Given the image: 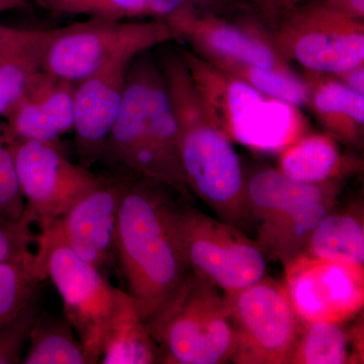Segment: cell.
Here are the masks:
<instances>
[{"instance_id": "obj_19", "label": "cell", "mask_w": 364, "mask_h": 364, "mask_svg": "<svg viewBox=\"0 0 364 364\" xmlns=\"http://www.w3.org/2000/svg\"><path fill=\"white\" fill-rule=\"evenodd\" d=\"M340 188L317 200L301 203L264 234L256 237V243L265 257L279 261L284 267L298 255L320 222L337 205Z\"/></svg>"}, {"instance_id": "obj_1", "label": "cell", "mask_w": 364, "mask_h": 364, "mask_svg": "<svg viewBox=\"0 0 364 364\" xmlns=\"http://www.w3.org/2000/svg\"><path fill=\"white\" fill-rule=\"evenodd\" d=\"M166 186L131 173L124 191L116 237V259L127 293L145 321L181 287L191 272L170 223L173 200Z\"/></svg>"}, {"instance_id": "obj_5", "label": "cell", "mask_w": 364, "mask_h": 364, "mask_svg": "<svg viewBox=\"0 0 364 364\" xmlns=\"http://www.w3.org/2000/svg\"><path fill=\"white\" fill-rule=\"evenodd\" d=\"M171 100L181 130L179 158L186 186L220 220L242 231L250 229L247 188L234 148L221 132L196 123L179 100Z\"/></svg>"}, {"instance_id": "obj_23", "label": "cell", "mask_w": 364, "mask_h": 364, "mask_svg": "<svg viewBox=\"0 0 364 364\" xmlns=\"http://www.w3.org/2000/svg\"><path fill=\"white\" fill-rule=\"evenodd\" d=\"M208 44L217 52L257 68L270 69L274 65V55L267 46L229 26L213 28L208 35Z\"/></svg>"}, {"instance_id": "obj_20", "label": "cell", "mask_w": 364, "mask_h": 364, "mask_svg": "<svg viewBox=\"0 0 364 364\" xmlns=\"http://www.w3.org/2000/svg\"><path fill=\"white\" fill-rule=\"evenodd\" d=\"M23 364H91L71 323L63 317L38 315L28 337Z\"/></svg>"}, {"instance_id": "obj_21", "label": "cell", "mask_w": 364, "mask_h": 364, "mask_svg": "<svg viewBox=\"0 0 364 364\" xmlns=\"http://www.w3.org/2000/svg\"><path fill=\"white\" fill-rule=\"evenodd\" d=\"M342 167L343 162L336 145L323 136L301 139L287 148L279 160V171L301 183L332 181Z\"/></svg>"}, {"instance_id": "obj_7", "label": "cell", "mask_w": 364, "mask_h": 364, "mask_svg": "<svg viewBox=\"0 0 364 364\" xmlns=\"http://www.w3.org/2000/svg\"><path fill=\"white\" fill-rule=\"evenodd\" d=\"M171 26L92 18L56 28L43 59L42 70L78 83L112 60L139 54L174 35Z\"/></svg>"}, {"instance_id": "obj_31", "label": "cell", "mask_w": 364, "mask_h": 364, "mask_svg": "<svg viewBox=\"0 0 364 364\" xmlns=\"http://www.w3.org/2000/svg\"><path fill=\"white\" fill-rule=\"evenodd\" d=\"M325 6L350 18H363L364 14V0H327Z\"/></svg>"}, {"instance_id": "obj_28", "label": "cell", "mask_w": 364, "mask_h": 364, "mask_svg": "<svg viewBox=\"0 0 364 364\" xmlns=\"http://www.w3.org/2000/svg\"><path fill=\"white\" fill-rule=\"evenodd\" d=\"M316 107L324 114H345L356 123L364 122V97L347 86L330 83L318 91Z\"/></svg>"}, {"instance_id": "obj_24", "label": "cell", "mask_w": 364, "mask_h": 364, "mask_svg": "<svg viewBox=\"0 0 364 364\" xmlns=\"http://www.w3.org/2000/svg\"><path fill=\"white\" fill-rule=\"evenodd\" d=\"M33 222L25 214L20 219L0 217V264H25L33 267L37 235Z\"/></svg>"}, {"instance_id": "obj_16", "label": "cell", "mask_w": 364, "mask_h": 364, "mask_svg": "<svg viewBox=\"0 0 364 364\" xmlns=\"http://www.w3.org/2000/svg\"><path fill=\"white\" fill-rule=\"evenodd\" d=\"M55 30L7 28L0 49V117L6 116L33 76L42 70Z\"/></svg>"}, {"instance_id": "obj_26", "label": "cell", "mask_w": 364, "mask_h": 364, "mask_svg": "<svg viewBox=\"0 0 364 364\" xmlns=\"http://www.w3.org/2000/svg\"><path fill=\"white\" fill-rule=\"evenodd\" d=\"M26 203L21 195L4 122L0 121V217L20 219Z\"/></svg>"}, {"instance_id": "obj_35", "label": "cell", "mask_w": 364, "mask_h": 364, "mask_svg": "<svg viewBox=\"0 0 364 364\" xmlns=\"http://www.w3.org/2000/svg\"><path fill=\"white\" fill-rule=\"evenodd\" d=\"M9 26H0V49H1L2 43H4V37Z\"/></svg>"}, {"instance_id": "obj_27", "label": "cell", "mask_w": 364, "mask_h": 364, "mask_svg": "<svg viewBox=\"0 0 364 364\" xmlns=\"http://www.w3.org/2000/svg\"><path fill=\"white\" fill-rule=\"evenodd\" d=\"M39 313L36 299L13 320L0 325V364L21 363V354Z\"/></svg>"}, {"instance_id": "obj_34", "label": "cell", "mask_w": 364, "mask_h": 364, "mask_svg": "<svg viewBox=\"0 0 364 364\" xmlns=\"http://www.w3.org/2000/svg\"><path fill=\"white\" fill-rule=\"evenodd\" d=\"M306 1V0H272L274 6L282 7V9H293L296 4L301 2Z\"/></svg>"}, {"instance_id": "obj_13", "label": "cell", "mask_w": 364, "mask_h": 364, "mask_svg": "<svg viewBox=\"0 0 364 364\" xmlns=\"http://www.w3.org/2000/svg\"><path fill=\"white\" fill-rule=\"evenodd\" d=\"M313 30L296 41L299 63L315 71L347 73L364 58V36L353 28L352 18L327 6L303 11Z\"/></svg>"}, {"instance_id": "obj_12", "label": "cell", "mask_w": 364, "mask_h": 364, "mask_svg": "<svg viewBox=\"0 0 364 364\" xmlns=\"http://www.w3.org/2000/svg\"><path fill=\"white\" fill-rule=\"evenodd\" d=\"M74 90V83L43 70L38 72L4 117L9 143H56L60 136L73 130Z\"/></svg>"}, {"instance_id": "obj_4", "label": "cell", "mask_w": 364, "mask_h": 364, "mask_svg": "<svg viewBox=\"0 0 364 364\" xmlns=\"http://www.w3.org/2000/svg\"><path fill=\"white\" fill-rule=\"evenodd\" d=\"M170 223L189 272L224 291L255 284L267 274V260L241 229L193 205L172 202Z\"/></svg>"}, {"instance_id": "obj_17", "label": "cell", "mask_w": 364, "mask_h": 364, "mask_svg": "<svg viewBox=\"0 0 364 364\" xmlns=\"http://www.w3.org/2000/svg\"><path fill=\"white\" fill-rule=\"evenodd\" d=\"M336 205L320 222L299 253L364 267L363 200L342 208Z\"/></svg>"}, {"instance_id": "obj_10", "label": "cell", "mask_w": 364, "mask_h": 364, "mask_svg": "<svg viewBox=\"0 0 364 364\" xmlns=\"http://www.w3.org/2000/svg\"><path fill=\"white\" fill-rule=\"evenodd\" d=\"M130 177L122 168L98 174L90 193L49 225L78 257L102 272L116 260L117 217Z\"/></svg>"}, {"instance_id": "obj_9", "label": "cell", "mask_w": 364, "mask_h": 364, "mask_svg": "<svg viewBox=\"0 0 364 364\" xmlns=\"http://www.w3.org/2000/svg\"><path fill=\"white\" fill-rule=\"evenodd\" d=\"M284 287L301 323H343L364 308V267L299 253L284 265Z\"/></svg>"}, {"instance_id": "obj_14", "label": "cell", "mask_w": 364, "mask_h": 364, "mask_svg": "<svg viewBox=\"0 0 364 364\" xmlns=\"http://www.w3.org/2000/svg\"><path fill=\"white\" fill-rule=\"evenodd\" d=\"M231 130L243 145L274 151L296 138L293 112L284 102H267L251 86L234 82L228 91Z\"/></svg>"}, {"instance_id": "obj_8", "label": "cell", "mask_w": 364, "mask_h": 364, "mask_svg": "<svg viewBox=\"0 0 364 364\" xmlns=\"http://www.w3.org/2000/svg\"><path fill=\"white\" fill-rule=\"evenodd\" d=\"M25 214L41 229L65 215L97 184L98 174L70 161L56 143L11 141Z\"/></svg>"}, {"instance_id": "obj_30", "label": "cell", "mask_w": 364, "mask_h": 364, "mask_svg": "<svg viewBox=\"0 0 364 364\" xmlns=\"http://www.w3.org/2000/svg\"><path fill=\"white\" fill-rule=\"evenodd\" d=\"M191 0H146L148 13L158 14V16H172V14L181 11L182 7L186 6Z\"/></svg>"}, {"instance_id": "obj_25", "label": "cell", "mask_w": 364, "mask_h": 364, "mask_svg": "<svg viewBox=\"0 0 364 364\" xmlns=\"http://www.w3.org/2000/svg\"><path fill=\"white\" fill-rule=\"evenodd\" d=\"M59 13L86 14L100 20L123 21L148 14L146 0H48Z\"/></svg>"}, {"instance_id": "obj_3", "label": "cell", "mask_w": 364, "mask_h": 364, "mask_svg": "<svg viewBox=\"0 0 364 364\" xmlns=\"http://www.w3.org/2000/svg\"><path fill=\"white\" fill-rule=\"evenodd\" d=\"M36 247L33 272L43 282L51 279L61 296L64 316L73 326L91 364L100 363L122 289L78 257L52 227L41 229Z\"/></svg>"}, {"instance_id": "obj_2", "label": "cell", "mask_w": 364, "mask_h": 364, "mask_svg": "<svg viewBox=\"0 0 364 364\" xmlns=\"http://www.w3.org/2000/svg\"><path fill=\"white\" fill-rule=\"evenodd\" d=\"M145 323L162 363H231L236 335L223 291L195 273Z\"/></svg>"}, {"instance_id": "obj_18", "label": "cell", "mask_w": 364, "mask_h": 364, "mask_svg": "<svg viewBox=\"0 0 364 364\" xmlns=\"http://www.w3.org/2000/svg\"><path fill=\"white\" fill-rule=\"evenodd\" d=\"M100 363H162L161 352L141 317L135 299L122 291L105 334Z\"/></svg>"}, {"instance_id": "obj_29", "label": "cell", "mask_w": 364, "mask_h": 364, "mask_svg": "<svg viewBox=\"0 0 364 364\" xmlns=\"http://www.w3.org/2000/svg\"><path fill=\"white\" fill-rule=\"evenodd\" d=\"M249 79L254 87L282 102L298 105L306 100L305 86L289 76L277 73L270 69L254 67L249 72Z\"/></svg>"}, {"instance_id": "obj_11", "label": "cell", "mask_w": 364, "mask_h": 364, "mask_svg": "<svg viewBox=\"0 0 364 364\" xmlns=\"http://www.w3.org/2000/svg\"><path fill=\"white\" fill-rule=\"evenodd\" d=\"M135 54H124L75 85L73 131L80 164L100 161L121 109L127 75Z\"/></svg>"}, {"instance_id": "obj_33", "label": "cell", "mask_w": 364, "mask_h": 364, "mask_svg": "<svg viewBox=\"0 0 364 364\" xmlns=\"http://www.w3.org/2000/svg\"><path fill=\"white\" fill-rule=\"evenodd\" d=\"M26 0H0V14L21 6Z\"/></svg>"}, {"instance_id": "obj_15", "label": "cell", "mask_w": 364, "mask_h": 364, "mask_svg": "<svg viewBox=\"0 0 364 364\" xmlns=\"http://www.w3.org/2000/svg\"><path fill=\"white\" fill-rule=\"evenodd\" d=\"M363 313L343 323H301L289 364H363Z\"/></svg>"}, {"instance_id": "obj_32", "label": "cell", "mask_w": 364, "mask_h": 364, "mask_svg": "<svg viewBox=\"0 0 364 364\" xmlns=\"http://www.w3.org/2000/svg\"><path fill=\"white\" fill-rule=\"evenodd\" d=\"M347 83H348L349 88L359 95H364V70L363 67H356L349 71L348 76H347Z\"/></svg>"}, {"instance_id": "obj_6", "label": "cell", "mask_w": 364, "mask_h": 364, "mask_svg": "<svg viewBox=\"0 0 364 364\" xmlns=\"http://www.w3.org/2000/svg\"><path fill=\"white\" fill-rule=\"evenodd\" d=\"M233 323L235 364H289L301 322L282 282L264 277L223 293Z\"/></svg>"}, {"instance_id": "obj_22", "label": "cell", "mask_w": 364, "mask_h": 364, "mask_svg": "<svg viewBox=\"0 0 364 364\" xmlns=\"http://www.w3.org/2000/svg\"><path fill=\"white\" fill-rule=\"evenodd\" d=\"M42 282L28 265L0 264V325L13 320L38 299Z\"/></svg>"}]
</instances>
